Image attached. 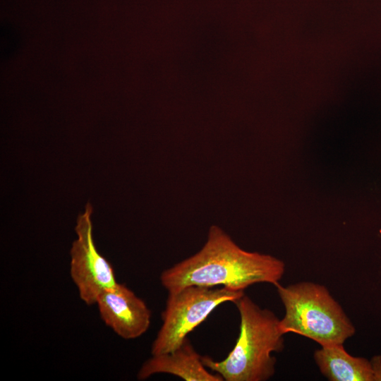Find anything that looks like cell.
<instances>
[{
	"mask_svg": "<svg viewBox=\"0 0 381 381\" xmlns=\"http://www.w3.org/2000/svg\"><path fill=\"white\" fill-rule=\"evenodd\" d=\"M284 272L282 260L270 255L243 250L224 230L213 225L202 248L164 270L159 279L168 291L192 285L244 291L257 283L275 286Z\"/></svg>",
	"mask_w": 381,
	"mask_h": 381,
	"instance_id": "cell-1",
	"label": "cell"
},
{
	"mask_svg": "<svg viewBox=\"0 0 381 381\" xmlns=\"http://www.w3.org/2000/svg\"><path fill=\"white\" fill-rule=\"evenodd\" d=\"M234 303L240 314V331L234 348L224 360L205 356L202 361L225 381H266L275 373L272 353L284 347L280 320L245 294Z\"/></svg>",
	"mask_w": 381,
	"mask_h": 381,
	"instance_id": "cell-2",
	"label": "cell"
},
{
	"mask_svg": "<svg viewBox=\"0 0 381 381\" xmlns=\"http://www.w3.org/2000/svg\"><path fill=\"white\" fill-rule=\"evenodd\" d=\"M275 286L285 309L279 320L284 334H297L323 346L344 344L355 334L351 321L325 286L301 282Z\"/></svg>",
	"mask_w": 381,
	"mask_h": 381,
	"instance_id": "cell-3",
	"label": "cell"
},
{
	"mask_svg": "<svg viewBox=\"0 0 381 381\" xmlns=\"http://www.w3.org/2000/svg\"><path fill=\"white\" fill-rule=\"evenodd\" d=\"M168 293L162 325L152 344V355L174 351L217 306L225 302L235 303L244 295L243 291L223 286L195 285Z\"/></svg>",
	"mask_w": 381,
	"mask_h": 381,
	"instance_id": "cell-4",
	"label": "cell"
},
{
	"mask_svg": "<svg viewBox=\"0 0 381 381\" xmlns=\"http://www.w3.org/2000/svg\"><path fill=\"white\" fill-rule=\"evenodd\" d=\"M92 207L87 203L77 219L78 236L71 248L70 275L80 300L87 306L95 304L99 294L118 284L114 269L97 250L92 234Z\"/></svg>",
	"mask_w": 381,
	"mask_h": 381,
	"instance_id": "cell-5",
	"label": "cell"
},
{
	"mask_svg": "<svg viewBox=\"0 0 381 381\" xmlns=\"http://www.w3.org/2000/svg\"><path fill=\"white\" fill-rule=\"evenodd\" d=\"M95 305L106 325L124 339L140 337L150 327V310L142 298L123 284L103 290Z\"/></svg>",
	"mask_w": 381,
	"mask_h": 381,
	"instance_id": "cell-6",
	"label": "cell"
},
{
	"mask_svg": "<svg viewBox=\"0 0 381 381\" xmlns=\"http://www.w3.org/2000/svg\"><path fill=\"white\" fill-rule=\"evenodd\" d=\"M320 373L330 381H381V356L370 360L346 352L344 344L323 346L313 355Z\"/></svg>",
	"mask_w": 381,
	"mask_h": 381,
	"instance_id": "cell-7",
	"label": "cell"
},
{
	"mask_svg": "<svg viewBox=\"0 0 381 381\" xmlns=\"http://www.w3.org/2000/svg\"><path fill=\"white\" fill-rule=\"evenodd\" d=\"M158 373L174 375L186 381H224L221 375L207 370L188 338L171 352L152 355L140 367L137 378L144 380Z\"/></svg>",
	"mask_w": 381,
	"mask_h": 381,
	"instance_id": "cell-8",
	"label": "cell"
}]
</instances>
